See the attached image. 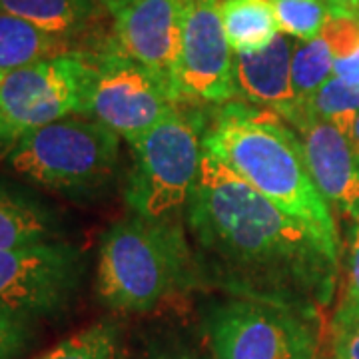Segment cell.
Listing matches in <instances>:
<instances>
[{
	"label": "cell",
	"instance_id": "cell-1",
	"mask_svg": "<svg viewBox=\"0 0 359 359\" xmlns=\"http://www.w3.org/2000/svg\"><path fill=\"white\" fill-rule=\"evenodd\" d=\"M184 214L198 285L309 316L332 299L339 257L205 148Z\"/></svg>",
	"mask_w": 359,
	"mask_h": 359
},
{
	"label": "cell",
	"instance_id": "cell-2",
	"mask_svg": "<svg viewBox=\"0 0 359 359\" xmlns=\"http://www.w3.org/2000/svg\"><path fill=\"white\" fill-rule=\"evenodd\" d=\"M204 148L222 164L320 238L339 257L334 212L309 174L299 138L282 116L226 104L208 126Z\"/></svg>",
	"mask_w": 359,
	"mask_h": 359
},
{
	"label": "cell",
	"instance_id": "cell-3",
	"mask_svg": "<svg viewBox=\"0 0 359 359\" xmlns=\"http://www.w3.org/2000/svg\"><path fill=\"white\" fill-rule=\"evenodd\" d=\"M196 285L192 242L180 218L130 214L114 222L102 236L96 292L112 311H152Z\"/></svg>",
	"mask_w": 359,
	"mask_h": 359
},
{
	"label": "cell",
	"instance_id": "cell-4",
	"mask_svg": "<svg viewBox=\"0 0 359 359\" xmlns=\"http://www.w3.org/2000/svg\"><path fill=\"white\" fill-rule=\"evenodd\" d=\"M208 126L200 112L180 110L132 142L134 166L124 200L130 214L178 218L200 178Z\"/></svg>",
	"mask_w": 359,
	"mask_h": 359
},
{
	"label": "cell",
	"instance_id": "cell-5",
	"mask_svg": "<svg viewBox=\"0 0 359 359\" xmlns=\"http://www.w3.org/2000/svg\"><path fill=\"white\" fill-rule=\"evenodd\" d=\"M120 136L92 118L70 116L28 132L4 162L18 178L62 194L102 188L114 176Z\"/></svg>",
	"mask_w": 359,
	"mask_h": 359
},
{
	"label": "cell",
	"instance_id": "cell-6",
	"mask_svg": "<svg viewBox=\"0 0 359 359\" xmlns=\"http://www.w3.org/2000/svg\"><path fill=\"white\" fill-rule=\"evenodd\" d=\"M96 76L94 52L68 50L0 74V158L28 132L88 114Z\"/></svg>",
	"mask_w": 359,
	"mask_h": 359
},
{
	"label": "cell",
	"instance_id": "cell-7",
	"mask_svg": "<svg viewBox=\"0 0 359 359\" xmlns=\"http://www.w3.org/2000/svg\"><path fill=\"white\" fill-rule=\"evenodd\" d=\"M316 316L248 297L210 309L205 335L212 359H316Z\"/></svg>",
	"mask_w": 359,
	"mask_h": 359
},
{
	"label": "cell",
	"instance_id": "cell-8",
	"mask_svg": "<svg viewBox=\"0 0 359 359\" xmlns=\"http://www.w3.org/2000/svg\"><path fill=\"white\" fill-rule=\"evenodd\" d=\"M96 76L88 114L128 144L152 130L180 106L178 94L162 76L132 60L110 40L94 52Z\"/></svg>",
	"mask_w": 359,
	"mask_h": 359
},
{
	"label": "cell",
	"instance_id": "cell-9",
	"mask_svg": "<svg viewBox=\"0 0 359 359\" xmlns=\"http://www.w3.org/2000/svg\"><path fill=\"white\" fill-rule=\"evenodd\" d=\"M84 254L65 242L0 250V308L30 321L62 313L76 297Z\"/></svg>",
	"mask_w": 359,
	"mask_h": 359
},
{
	"label": "cell",
	"instance_id": "cell-10",
	"mask_svg": "<svg viewBox=\"0 0 359 359\" xmlns=\"http://www.w3.org/2000/svg\"><path fill=\"white\" fill-rule=\"evenodd\" d=\"M174 88L182 102L228 104L238 96L233 50L224 34L219 0H182Z\"/></svg>",
	"mask_w": 359,
	"mask_h": 359
},
{
	"label": "cell",
	"instance_id": "cell-11",
	"mask_svg": "<svg viewBox=\"0 0 359 359\" xmlns=\"http://www.w3.org/2000/svg\"><path fill=\"white\" fill-rule=\"evenodd\" d=\"M108 14L114 22L112 42L116 46L174 88L182 32V0H120L108 8Z\"/></svg>",
	"mask_w": 359,
	"mask_h": 359
},
{
	"label": "cell",
	"instance_id": "cell-12",
	"mask_svg": "<svg viewBox=\"0 0 359 359\" xmlns=\"http://www.w3.org/2000/svg\"><path fill=\"white\" fill-rule=\"evenodd\" d=\"M297 134L309 174L327 204L347 218L359 216V162L351 142L306 104L287 122Z\"/></svg>",
	"mask_w": 359,
	"mask_h": 359
},
{
	"label": "cell",
	"instance_id": "cell-13",
	"mask_svg": "<svg viewBox=\"0 0 359 359\" xmlns=\"http://www.w3.org/2000/svg\"><path fill=\"white\" fill-rule=\"evenodd\" d=\"M295 40L280 32L268 48L233 54V82L238 96L280 114L290 122L306 104L297 100L292 82Z\"/></svg>",
	"mask_w": 359,
	"mask_h": 359
},
{
	"label": "cell",
	"instance_id": "cell-14",
	"mask_svg": "<svg viewBox=\"0 0 359 359\" xmlns=\"http://www.w3.org/2000/svg\"><path fill=\"white\" fill-rule=\"evenodd\" d=\"M102 11L106 6L98 0H0V13L13 14L70 42L90 30Z\"/></svg>",
	"mask_w": 359,
	"mask_h": 359
},
{
	"label": "cell",
	"instance_id": "cell-15",
	"mask_svg": "<svg viewBox=\"0 0 359 359\" xmlns=\"http://www.w3.org/2000/svg\"><path fill=\"white\" fill-rule=\"evenodd\" d=\"M219 18L233 54L264 50L282 32L269 0H219Z\"/></svg>",
	"mask_w": 359,
	"mask_h": 359
},
{
	"label": "cell",
	"instance_id": "cell-16",
	"mask_svg": "<svg viewBox=\"0 0 359 359\" xmlns=\"http://www.w3.org/2000/svg\"><path fill=\"white\" fill-rule=\"evenodd\" d=\"M70 40L50 34L13 14L0 13V74L72 50Z\"/></svg>",
	"mask_w": 359,
	"mask_h": 359
},
{
	"label": "cell",
	"instance_id": "cell-17",
	"mask_svg": "<svg viewBox=\"0 0 359 359\" xmlns=\"http://www.w3.org/2000/svg\"><path fill=\"white\" fill-rule=\"evenodd\" d=\"M54 233L56 222L44 205L0 186V250L50 242Z\"/></svg>",
	"mask_w": 359,
	"mask_h": 359
},
{
	"label": "cell",
	"instance_id": "cell-18",
	"mask_svg": "<svg viewBox=\"0 0 359 359\" xmlns=\"http://www.w3.org/2000/svg\"><path fill=\"white\" fill-rule=\"evenodd\" d=\"M32 359H126V351L114 321H96Z\"/></svg>",
	"mask_w": 359,
	"mask_h": 359
},
{
	"label": "cell",
	"instance_id": "cell-19",
	"mask_svg": "<svg viewBox=\"0 0 359 359\" xmlns=\"http://www.w3.org/2000/svg\"><path fill=\"white\" fill-rule=\"evenodd\" d=\"M334 76V56L323 36L295 40L292 56V82L297 100L308 104L311 96Z\"/></svg>",
	"mask_w": 359,
	"mask_h": 359
},
{
	"label": "cell",
	"instance_id": "cell-20",
	"mask_svg": "<svg viewBox=\"0 0 359 359\" xmlns=\"http://www.w3.org/2000/svg\"><path fill=\"white\" fill-rule=\"evenodd\" d=\"M283 34L294 40L318 39L327 20L339 11L332 0H269Z\"/></svg>",
	"mask_w": 359,
	"mask_h": 359
},
{
	"label": "cell",
	"instance_id": "cell-21",
	"mask_svg": "<svg viewBox=\"0 0 359 359\" xmlns=\"http://www.w3.org/2000/svg\"><path fill=\"white\" fill-rule=\"evenodd\" d=\"M309 110L323 120L332 122L346 136L359 114V86H351L339 78L332 76L308 102Z\"/></svg>",
	"mask_w": 359,
	"mask_h": 359
},
{
	"label": "cell",
	"instance_id": "cell-22",
	"mask_svg": "<svg viewBox=\"0 0 359 359\" xmlns=\"http://www.w3.org/2000/svg\"><path fill=\"white\" fill-rule=\"evenodd\" d=\"M353 228L349 236V254H347L346 282L341 290L339 304L332 320V332L339 334L351 323L359 320V216L351 219Z\"/></svg>",
	"mask_w": 359,
	"mask_h": 359
},
{
	"label": "cell",
	"instance_id": "cell-23",
	"mask_svg": "<svg viewBox=\"0 0 359 359\" xmlns=\"http://www.w3.org/2000/svg\"><path fill=\"white\" fill-rule=\"evenodd\" d=\"M34 334V321L0 308V359L22 358Z\"/></svg>",
	"mask_w": 359,
	"mask_h": 359
},
{
	"label": "cell",
	"instance_id": "cell-24",
	"mask_svg": "<svg viewBox=\"0 0 359 359\" xmlns=\"http://www.w3.org/2000/svg\"><path fill=\"white\" fill-rule=\"evenodd\" d=\"M334 358L359 359V320L344 332L334 334Z\"/></svg>",
	"mask_w": 359,
	"mask_h": 359
},
{
	"label": "cell",
	"instance_id": "cell-25",
	"mask_svg": "<svg viewBox=\"0 0 359 359\" xmlns=\"http://www.w3.org/2000/svg\"><path fill=\"white\" fill-rule=\"evenodd\" d=\"M148 359H202L198 353H194L190 349H184V347H172V349H162V351H156Z\"/></svg>",
	"mask_w": 359,
	"mask_h": 359
},
{
	"label": "cell",
	"instance_id": "cell-26",
	"mask_svg": "<svg viewBox=\"0 0 359 359\" xmlns=\"http://www.w3.org/2000/svg\"><path fill=\"white\" fill-rule=\"evenodd\" d=\"M349 142H351V146H353V150H355V156H358V162H359V114L355 116V120H353V124H351V130H349Z\"/></svg>",
	"mask_w": 359,
	"mask_h": 359
},
{
	"label": "cell",
	"instance_id": "cell-27",
	"mask_svg": "<svg viewBox=\"0 0 359 359\" xmlns=\"http://www.w3.org/2000/svg\"><path fill=\"white\" fill-rule=\"evenodd\" d=\"M339 11L359 14V0H332Z\"/></svg>",
	"mask_w": 359,
	"mask_h": 359
},
{
	"label": "cell",
	"instance_id": "cell-28",
	"mask_svg": "<svg viewBox=\"0 0 359 359\" xmlns=\"http://www.w3.org/2000/svg\"><path fill=\"white\" fill-rule=\"evenodd\" d=\"M98 2H102L104 6H106V11H108L110 6H114V4H118L120 0H98Z\"/></svg>",
	"mask_w": 359,
	"mask_h": 359
}]
</instances>
